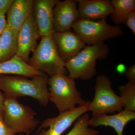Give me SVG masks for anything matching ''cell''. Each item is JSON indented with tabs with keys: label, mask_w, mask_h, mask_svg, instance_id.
<instances>
[{
	"label": "cell",
	"mask_w": 135,
	"mask_h": 135,
	"mask_svg": "<svg viewBox=\"0 0 135 135\" xmlns=\"http://www.w3.org/2000/svg\"><path fill=\"white\" fill-rule=\"evenodd\" d=\"M49 76H36L28 79L24 76L0 74V90L5 96L17 99L26 96L36 99L39 104L46 106L49 102Z\"/></svg>",
	"instance_id": "1"
},
{
	"label": "cell",
	"mask_w": 135,
	"mask_h": 135,
	"mask_svg": "<svg viewBox=\"0 0 135 135\" xmlns=\"http://www.w3.org/2000/svg\"><path fill=\"white\" fill-rule=\"evenodd\" d=\"M48 85L49 101L52 102L62 113L71 110L76 108V105L82 106L90 101L83 99L78 91L75 80L66 75L57 74L49 77Z\"/></svg>",
	"instance_id": "2"
},
{
	"label": "cell",
	"mask_w": 135,
	"mask_h": 135,
	"mask_svg": "<svg viewBox=\"0 0 135 135\" xmlns=\"http://www.w3.org/2000/svg\"><path fill=\"white\" fill-rule=\"evenodd\" d=\"M110 50L104 42L86 46L72 59L65 64L68 76L73 80H87L97 73V61L105 59Z\"/></svg>",
	"instance_id": "3"
},
{
	"label": "cell",
	"mask_w": 135,
	"mask_h": 135,
	"mask_svg": "<svg viewBox=\"0 0 135 135\" xmlns=\"http://www.w3.org/2000/svg\"><path fill=\"white\" fill-rule=\"evenodd\" d=\"M27 64L50 76L57 74L66 75L67 73L65 63L60 57L51 35L41 37Z\"/></svg>",
	"instance_id": "4"
},
{
	"label": "cell",
	"mask_w": 135,
	"mask_h": 135,
	"mask_svg": "<svg viewBox=\"0 0 135 135\" xmlns=\"http://www.w3.org/2000/svg\"><path fill=\"white\" fill-rule=\"evenodd\" d=\"M4 97L3 118L14 133L28 134L40 124L39 120L35 118L37 113L31 108L20 103L17 99Z\"/></svg>",
	"instance_id": "5"
},
{
	"label": "cell",
	"mask_w": 135,
	"mask_h": 135,
	"mask_svg": "<svg viewBox=\"0 0 135 135\" xmlns=\"http://www.w3.org/2000/svg\"><path fill=\"white\" fill-rule=\"evenodd\" d=\"M123 110L120 97L112 88L109 77L104 74L97 76L95 95L89 105V111L96 115L117 113Z\"/></svg>",
	"instance_id": "6"
},
{
	"label": "cell",
	"mask_w": 135,
	"mask_h": 135,
	"mask_svg": "<svg viewBox=\"0 0 135 135\" xmlns=\"http://www.w3.org/2000/svg\"><path fill=\"white\" fill-rule=\"evenodd\" d=\"M72 28L88 45L104 42L107 40L123 35L120 26L109 25L106 18L97 21L80 19Z\"/></svg>",
	"instance_id": "7"
},
{
	"label": "cell",
	"mask_w": 135,
	"mask_h": 135,
	"mask_svg": "<svg viewBox=\"0 0 135 135\" xmlns=\"http://www.w3.org/2000/svg\"><path fill=\"white\" fill-rule=\"evenodd\" d=\"M90 101L83 106L60 113L56 117L44 120L39 127L40 129H43L36 135H62L78 118L88 112Z\"/></svg>",
	"instance_id": "8"
},
{
	"label": "cell",
	"mask_w": 135,
	"mask_h": 135,
	"mask_svg": "<svg viewBox=\"0 0 135 135\" xmlns=\"http://www.w3.org/2000/svg\"><path fill=\"white\" fill-rule=\"evenodd\" d=\"M41 37L38 27L32 14L23 22L18 30V48L16 55L28 63L29 55L37 46Z\"/></svg>",
	"instance_id": "9"
},
{
	"label": "cell",
	"mask_w": 135,
	"mask_h": 135,
	"mask_svg": "<svg viewBox=\"0 0 135 135\" xmlns=\"http://www.w3.org/2000/svg\"><path fill=\"white\" fill-rule=\"evenodd\" d=\"M77 0H57L53 9L54 32L70 31L80 19L77 8Z\"/></svg>",
	"instance_id": "10"
},
{
	"label": "cell",
	"mask_w": 135,
	"mask_h": 135,
	"mask_svg": "<svg viewBox=\"0 0 135 135\" xmlns=\"http://www.w3.org/2000/svg\"><path fill=\"white\" fill-rule=\"evenodd\" d=\"M51 36L60 57L65 64L86 46V44L81 37L71 30L60 32H54Z\"/></svg>",
	"instance_id": "11"
},
{
	"label": "cell",
	"mask_w": 135,
	"mask_h": 135,
	"mask_svg": "<svg viewBox=\"0 0 135 135\" xmlns=\"http://www.w3.org/2000/svg\"><path fill=\"white\" fill-rule=\"evenodd\" d=\"M57 0H33L32 15L35 20L41 37L54 32L53 9Z\"/></svg>",
	"instance_id": "12"
},
{
	"label": "cell",
	"mask_w": 135,
	"mask_h": 135,
	"mask_svg": "<svg viewBox=\"0 0 135 135\" xmlns=\"http://www.w3.org/2000/svg\"><path fill=\"white\" fill-rule=\"evenodd\" d=\"M77 3L80 19L97 21L106 18L113 11L109 0H77Z\"/></svg>",
	"instance_id": "13"
},
{
	"label": "cell",
	"mask_w": 135,
	"mask_h": 135,
	"mask_svg": "<svg viewBox=\"0 0 135 135\" xmlns=\"http://www.w3.org/2000/svg\"><path fill=\"white\" fill-rule=\"evenodd\" d=\"M135 119V112L125 110L116 114H99L93 115L90 118L89 126L97 127L100 126H109L113 128L118 135H123L125 126L128 123Z\"/></svg>",
	"instance_id": "14"
},
{
	"label": "cell",
	"mask_w": 135,
	"mask_h": 135,
	"mask_svg": "<svg viewBox=\"0 0 135 135\" xmlns=\"http://www.w3.org/2000/svg\"><path fill=\"white\" fill-rule=\"evenodd\" d=\"M33 0H14L7 12V23L9 27L18 31L22 24L31 15Z\"/></svg>",
	"instance_id": "15"
},
{
	"label": "cell",
	"mask_w": 135,
	"mask_h": 135,
	"mask_svg": "<svg viewBox=\"0 0 135 135\" xmlns=\"http://www.w3.org/2000/svg\"><path fill=\"white\" fill-rule=\"evenodd\" d=\"M0 74H15L31 78L46 75L32 67L17 55L10 60L0 63Z\"/></svg>",
	"instance_id": "16"
},
{
	"label": "cell",
	"mask_w": 135,
	"mask_h": 135,
	"mask_svg": "<svg viewBox=\"0 0 135 135\" xmlns=\"http://www.w3.org/2000/svg\"><path fill=\"white\" fill-rule=\"evenodd\" d=\"M18 31L7 25L0 36V63L10 60L16 55Z\"/></svg>",
	"instance_id": "17"
},
{
	"label": "cell",
	"mask_w": 135,
	"mask_h": 135,
	"mask_svg": "<svg viewBox=\"0 0 135 135\" xmlns=\"http://www.w3.org/2000/svg\"><path fill=\"white\" fill-rule=\"evenodd\" d=\"M113 11L111 14L112 21L116 24H125L127 17L135 11V0H112Z\"/></svg>",
	"instance_id": "18"
},
{
	"label": "cell",
	"mask_w": 135,
	"mask_h": 135,
	"mask_svg": "<svg viewBox=\"0 0 135 135\" xmlns=\"http://www.w3.org/2000/svg\"><path fill=\"white\" fill-rule=\"evenodd\" d=\"M120 97L124 110L135 111V83L128 81L119 88Z\"/></svg>",
	"instance_id": "19"
},
{
	"label": "cell",
	"mask_w": 135,
	"mask_h": 135,
	"mask_svg": "<svg viewBox=\"0 0 135 135\" xmlns=\"http://www.w3.org/2000/svg\"><path fill=\"white\" fill-rule=\"evenodd\" d=\"M89 115L86 113L78 118L73 128L66 135H99V131L89 127Z\"/></svg>",
	"instance_id": "20"
},
{
	"label": "cell",
	"mask_w": 135,
	"mask_h": 135,
	"mask_svg": "<svg viewBox=\"0 0 135 135\" xmlns=\"http://www.w3.org/2000/svg\"><path fill=\"white\" fill-rule=\"evenodd\" d=\"M0 135H16L6 125L3 120L2 113L0 112Z\"/></svg>",
	"instance_id": "21"
},
{
	"label": "cell",
	"mask_w": 135,
	"mask_h": 135,
	"mask_svg": "<svg viewBox=\"0 0 135 135\" xmlns=\"http://www.w3.org/2000/svg\"><path fill=\"white\" fill-rule=\"evenodd\" d=\"M135 35V11L131 12L126 18L125 23Z\"/></svg>",
	"instance_id": "22"
},
{
	"label": "cell",
	"mask_w": 135,
	"mask_h": 135,
	"mask_svg": "<svg viewBox=\"0 0 135 135\" xmlns=\"http://www.w3.org/2000/svg\"><path fill=\"white\" fill-rule=\"evenodd\" d=\"M14 1V0H0V12L7 14Z\"/></svg>",
	"instance_id": "23"
},
{
	"label": "cell",
	"mask_w": 135,
	"mask_h": 135,
	"mask_svg": "<svg viewBox=\"0 0 135 135\" xmlns=\"http://www.w3.org/2000/svg\"><path fill=\"white\" fill-rule=\"evenodd\" d=\"M126 77L129 80V81L135 83V65H133L126 69L125 72Z\"/></svg>",
	"instance_id": "24"
},
{
	"label": "cell",
	"mask_w": 135,
	"mask_h": 135,
	"mask_svg": "<svg viewBox=\"0 0 135 135\" xmlns=\"http://www.w3.org/2000/svg\"><path fill=\"white\" fill-rule=\"evenodd\" d=\"M5 15V12H0V36L7 25Z\"/></svg>",
	"instance_id": "25"
},
{
	"label": "cell",
	"mask_w": 135,
	"mask_h": 135,
	"mask_svg": "<svg viewBox=\"0 0 135 135\" xmlns=\"http://www.w3.org/2000/svg\"><path fill=\"white\" fill-rule=\"evenodd\" d=\"M126 66L123 64H119L116 67V71L119 73L122 74L125 73L126 70Z\"/></svg>",
	"instance_id": "26"
},
{
	"label": "cell",
	"mask_w": 135,
	"mask_h": 135,
	"mask_svg": "<svg viewBox=\"0 0 135 135\" xmlns=\"http://www.w3.org/2000/svg\"><path fill=\"white\" fill-rule=\"evenodd\" d=\"M4 97L3 94L2 93L0 90V112L2 113L3 109V103H4Z\"/></svg>",
	"instance_id": "27"
}]
</instances>
